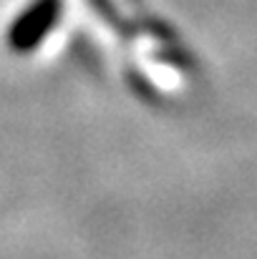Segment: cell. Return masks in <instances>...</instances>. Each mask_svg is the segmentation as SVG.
<instances>
[{
	"mask_svg": "<svg viewBox=\"0 0 257 259\" xmlns=\"http://www.w3.org/2000/svg\"><path fill=\"white\" fill-rule=\"evenodd\" d=\"M93 5H96V10H98L111 25H116V28L121 25V23H119V10L111 5V0H93Z\"/></svg>",
	"mask_w": 257,
	"mask_h": 259,
	"instance_id": "2",
	"label": "cell"
},
{
	"mask_svg": "<svg viewBox=\"0 0 257 259\" xmlns=\"http://www.w3.org/2000/svg\"><path fill=\"white\" fill-rule=\"evenodd\" d=\"M63 13V0H30L8 28V46L15 53L35 51L56 28Z\"/></svg>",
	"mask_w": 257,
	"mask_h": 259,
	"instance_id": "1",
	"label": "cell"
}]
</instances>
